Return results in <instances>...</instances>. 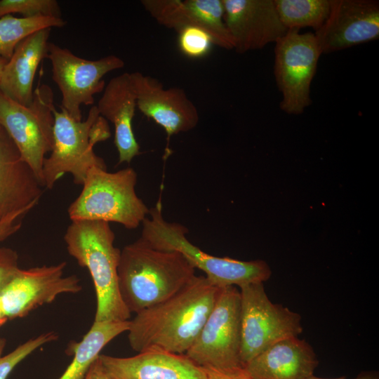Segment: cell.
<instances>
[{"mask_svg":"<svg viewBox=\"0 0 379 379\" xmlns=\"http://www.w3.org/2000/svg\"><path fill=\"white\" fill-rule=\"evenodd\" d=\"M220 288L206 276L195 275L175 295L130 319V346L138 352L156 348L185 354L212 310Z\"/></svg>","mask_w":379,"mask_h":379,"instance_id":"6da1fadb","label":"cell"},{"mask_svg":"<svg viewBox=\"0 0 379 379\" xmlns=\"http://www.w3.org/2000/svg\"><path fill=\"white\" fill-rule=\"evenodd\" d=\"M194 276L195 268L180 253L154 248L141 237L121 250L119 288L131 313L169 298Z\"/></svg>","mask_w":379,"mask_h":379,"instance_id":"7a4b0ae2","label":"cell"},{"mask_svg":"<svg viewBox=\"0 0 379 379\" xmlns=\"http://www.w3.org/2000/svg\"><path fill=\"white\" fill-rule=\"evenodd\" d=\"M114 239L109 223L103 221H72L64 235L68 253L91 277L96 295L94 321L131 318L119 292L121 250L114 246Z\"/></svg>","mask_w":379,"mask_h":379,"instance_id":"3957f363","label":"cell"},{"mask_svg":"<svg viewBox=\"0 0 379 379\" xmlns=\"http://www.w3.org/2000/svg\"><path fill=\"white\" fill-rule=\"evenodd\" d=\"M148 215L150 218L146 217L142 222L140 237L154 248L180 253L195 269L203 271L215 286L240 287L250 283H263L270 279L271 270L263 260L241 261L216 257L192 244L186 237L185 227L164 219L160 201Z\"/></svg>","mask_w":379,"mask_h":379,"instance_id":"277c9868","label":"cell"},{"mask_svg":"<svg viewBox=\"0 0 379 379\" xmlns=\"http://www.w3.org/2000/svg\"><path fill=\"white\" fill-rule=\"evenodd\" d=\"M53 114V145L43 166L44 187L52 189L67 173L72 175L74 184L82 185L91 168H107L93 148L110 137L109 125L96 105L91 108L84 121L73 119L62 108L60 111L55 108Z\"/></svg>","mask_w":379,"mask_h":379,"instance_id":"5b68a950","label":"cell"},{"mask_svg":"<svg viewBox=\"0 0 379 379\" xmlns=\"http://www.w3.org/2000/svg\"><path fill=\"white\" fill-rule=\"evenodd\" d=\"M136 182L137 173L131 167L116 172L91 168L81 192L67 209L69 219L112 222L126 229L137 228L149 210L136 194Z\"/></svg>","mask_w":379,"mask_h":379,"instance_id":"8992f818","label":"cell"},{"mask_svg":"<svg viewBox=\"0 0 379 379\" xmlns=\"http://www.w3.org/2000/svg\"><path fill=\"white\" fill-rule=\"evenodd\" d=\"M55 108L53 91L44 84L34 90L33 100L28 106L18 104L0 92V126L43 187V166L53 145Z\"/></svg>","mask_w":379,"mask_h":379,"instance_id":"52a82bcc","label":"cell"},{"mask_svg":"<svg viewBox=\"0 0 379 379\" xmlns=\"http://www.w3.org/2000/svg\"><path fill=\"white\" fill-rule=\"evenodd\" d=\"M241 349L244 367L274 343L302 332L300 315L268 298L263 283L239 287Z\"/></svg>","mask_w":379,"mask_h":379,"instance_id":"ba28073f","label":"cell"},{"mask_svg":"<svg viewBox=\"0 0 379 379\" xmlns=\"http://www.w3.org/2000/svg\"><path fill=\"white\" fill-rule=\"evenodd\" d=\"M240 292L220 288L216 302L185 355L202 368L227 370L243 367L240 361Z\"/></svg>","mask_w":379,"mask_h":379,"instance_id":"9c48e42d","label":"cell"},{"mask_svg":"<svg viewBox=\"0 0 379 379\" xmlns=\"http://www.w3.org/2000/svg\"><path fill=\"white\" fill-rule=\"evenodd\" d=\"M275 44L274 72L282 94L280 109L300 114L312 104L311 83L322 53L312 32L288 29Z\"/></svg>","mask_w":379,"mask_h":379,"instance_id":"30bf717a","label":"cell"},{"mask_svg":"<svg viewBox=\"0 0 379 379\" xmlns=\"http://www.w3.org/2000/svg\"><path fill=\"white\" fill-rule=\"evenodd\" d=\"M47 58L51 63L52 79L62 94L61 108L78 121L82 120L81 106L93 105L95 95L104 91L106 85L102 77L125 65L114 55L87 60L50 42Z\"/></svg>","mask_w":379,"mask_h":379,"instance_id":"8fae6325","label":"cell"},{"mask_svg":"<svg viewBox=\"0 0 379 379\" xmlns=\"http://www.w3.org/2000/svg\"><path fill=\"white\" fill-rule=\"evenodd\" d=\"M66 262L28 269L20 268L0 291V307L8 320L22 318L62 294L82 290L79 278L64 276Z\"/></svg>","mask_w":379,"mask_h":379,"instance_id":"7c38bea8","label":"cell"},{"mask_svg":"<svg viewBox=\"0 0 379 379\" xmlns=\"http://www.w3.org/2000/svg\"><path fill=\"white\" fill-rule=\"evenodd\" d=\"M314 35L325 54L378 39V1L330 0L328 16Z\"/></svg>","mask_w":379,"mask_h":379,"instance_id":"4fadbf2b","label":"cell"},{"mask_svg":"<svg viewBox=\"0 0 379 379\" xmlns=\"http://www.w3.org/2000/svg\"><path fill=\"white\" fill-rule=\"evenodd\" d=\"M130 74L137 108L165 130L168 140L197 126L198 109L182 88L165 89L161 81L151 76L140 72Z\"/></svg>","mask_w":379,"mask_h":379,"instance_id":"5bb4252c","label":"cell"},{"mask_svg":"<svg viewBox=\"0 0 379 379\" xmlns=\"http://www.w3.org/2000/svg\"><path fill=\"white\" fill-rule=\"evenodd\" d=\"M224 21L239 54L264 48L284 36L274 0H222Z\"/></svg>","mask_w":379,"mask_h":379,"instance_id":"9a60e30c","label":"cell"},{"mask_svg":"<svg viewBox=\"0 0 379 379\" xmlns=\"http://www.w3.org/2000/svg\"><path fill=\"white\" fill-rule=\"evenodd\" d=\"M111 379H208L204 369L185 354L151 348L129 357L100 354Z\"/></svg>","mask_w":379,"mask_h":379,"instance_id":"2e32d148","label":"cell"},{"mask_svg":"<svg viewBox=\"0 0 379 379\" xmlns=\"http://www.w3.org/2000/svg\"><path fill=\"white\" fill-rule=\"evenodd\" d=\"M42 185L0 126V209L4 216L31 211L42 195Z\"/></svg>","mask_w":379,"mask_h":379,"instance_id":"e0dca14e","label":"cell"},{"mask_svg":"<svg viewBox=\"0 0 379 379\" xmlns=\"http://www.w3.org/2000/svg\"><path fill=\"white\" fill-rule=\"evenodd\" d=\"M318 364L312 347L295 336L270 345L244 368L253 379H308L314 375Z\"/></svg>","mask_w":379,"mask_h":379,"instance_id":"ac0fdd59","label":"cell"},{"mask_svg":"<svg viewBox=\"0 0 379 379\" xmlns=\"http://www.w3.org/2000/svg\"><path fill=\"white\" fill-rule=\"evenodd\" d=\"M102 92L97 109L101 117L114 125L119 164L130 163L140 154L132 127L137 105L131 74L124 72L113 77Z\"/></svg>","mask_w":379,"mask_h":379,"instance_id":"d6986e66","label":"cell"},{"mask_svg":"<svg viewBox=\"0 0 379 379\" xmlns=\"http://www.w3.org/2000/svg\"><path fill=\"white\" fill-rule=\"evenodd\" d=\"M51 28L41 29L22 40L4 65L0 77V92L22 105L33 100L36 70L48 57Z\"/></svg>","mask_w":379,"mask_h":379,"instance_id":"ffe728a7","label":"cell"},{"mask_svg":"<svg viewBox=\"0 0 379 379\" xmlns=\"http://www.w3.org/2000/svg\"><path fill=\"white\" fill-rule=\"evenodd\" d=\"M130 320L93 321L82 340L71 347L73 359L58 379H84L102 350L119 335L128 331Z\"/></svg>","mask_w":379,"mask_h":379,"instance_id":"44dd1931","label":"cell"},{"mask_svg":"<svg viewBox=\"0 0 379 379\" xmlns=\"http://www.w3.org/2000/svg\"><path fill=\"white\" fill-rule=\"evenodd\" d=\"M283 25L288 29L312 27L317 31L326 20L330 0H274Z\"/></svg>","mask_w":379,"mask_h":379,"instance_id":"7402d4cb","label":"cell"},{"mask_svg":"<svg viewBox=\"0 0 379 379\" xmlns=\"http://www.w3.org/2000/svg\"><path fill=\"white\" fill-rule=\"evenodd\" d=\"M65 24L62 18H17L13 15L1 17L0 58L9 60L17 46L34 32L46 28L62 27Z\"/></svg>","mask_w":379,"mask_h":379,"instance_id":"603a6c76","label":"cell"},{"mask_svg":"<svg viewBox=\"0 0 379 379\" xmlns=\"http://www.w3.org/2000/svg\"><path fill=\"white\" fill-rule=\"evenodd\" d=\"M194 26L205 30L215 45L234 49V44L224 21L222 0H184Z\"/></svg>","mask_w":379,"mask_h":379,"instance_id":"cb8c5ba5","label":"cell"},{"mask_svg":"<svg viewBox=\"0 0 379 379\" xmlns=\"http://www.w3.org/2000/svg\"><path fill=\"white\" fill-rule=\"evenodd\" d=\"M58 338V334L55 331L43 333L20 344L8 354L3 355L6 340L0 337V379H7L21 361L41 346L55 341Z\"/></svg>","mask_w":379,"mask_h":379,"instance_id":"d4e9b609","label":"cell"},{"mask_svg":"<svg viewBox=\"0 0 379 379\" xmlns=\"http://www.w3.org/2000/svg\"><path fill=\"white\" fill-rule=\"evenodd\" d=\"M14 13H20L23 18H61L60 8L55 0H0V18Z\"/></svg>","mask_w":379,"mask_h":379,"instance_id":"484cf974","label":"cell"},{"mask_svg":"<svg viewBox=\"0 0 379 379\" xmlns=\"http://www.w3.org/2000/svg\"><path fill=\"white\" fill-rule=\"evenodd\" d=\"M178 34V44L180 51L191 58L206 56L214 44L211 36L205 30L198 27H186Z\"/></svg>","mask_w":379,"mask_h":379,"instance_id":"4316f807","label":"cell"},{"mask_svg":"<svg viewBox=\"0 0 379 379\" xmlns=\"http://www.w3.org/2000/svg\"><path fill=\"white\" fill-rule=\"evenodd\" d=\"M19 269L17 252L11 248L0 247V291Z\"/></svg>","mask_w":379,"mask_h":379,"instance_id":"83f0119b","label":"cell"},{"mask_svg":"<svg viewBox=\"0 0 379 379\" xmlns=\"http://www.w3.org/2000/svg\"><path fill=\"white\" fill-rule=\"evenodd\" d=\"M28 211H20L7 215L0 222V242L17 232L21 227L20 218Z\"/></svg>","mask_w":379,"mask_h":379,"instance_id":"f1b7e54d","label":"cell"},{"mask_svg":"<svg viewBox=\"0 0 379 379\" xmlns=\"http://www.w3.org/2000/svg\"><path fill=\"white\" fill-rule=\"evenodd\" d=\"M208 379H253L244 367H237L227 370L203 368Z\"/></svg>","mask_w":379,"mask_h":379,"instance_id":"f546056e","label":"cell"},{"mask_svg":"<svg viewBox=\"0 0 379 379\" xmlns=\"http://www.w3.org/2000/svg\"><path fill=\"white\" fill-rule=\"evenodd\" d=\"M84 379H111L98 358L92 364Z\"/></svg>","mask_w":379,"mask_h":379,"instance_id":"4dcf8cb0","label":"cell"},{"mask_svg":"<svg viewBox=\"0 0 379 379\" xmlns=\"http://www.w3.org/2000/svg\"><path fill=\"white\" fill-rule=\"evenodd\" d=\"M308 379H379L378 372L376 371H367L360 373L354 378H347L345 377H340L335 378H323L315 376L314 375Z\"/></svg>","mask_w":379,"mask_h":379,"instance_id":"1f68e13d","label":"cell"},{"mask_svg":"<svg viewBox=\"0 0 379 379\" xmlns=\"http://www.w3.org/2000/svg\"><path fill=\"white\" fill-rule=\"evenodd\" d=\"M8 319L4 315L2 310L0 307V327L6 323Z\"/></svg>","mask_w":379,"mask_h":379,"instance_id":"d6a6232c","label":"cell"},{"mask_svg":"<svg viewBox=\"0 0 379 379\" xmlns=\"http://www.w3.org/2000/svg\"><path fill=\"white\" fill-rule=\"evenodd\" d=\"M7 61H8L7 60L0 58V77H1L3 68L4 65L6 64Z\"/></svg>","mask_w":379,"mask_h":379,"instance_id":"836d02e7","label":"cell"},{"mask_svg":"<svg viewBox=\"0 0 379 379\" xmlns=\"http://www.w3.org/2000/svg\"><path fill=\"white\" fill-rule=\"evenodd\" d=\"M4 217V216L3 215V213H2V212H1V211L0 209V222L1 221V220L3 219Z\"/></svg>","mask_w":379,"mask_h":379,"instance_id":"e575fe53","label":"cell"}]
</instances>
